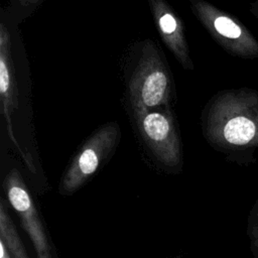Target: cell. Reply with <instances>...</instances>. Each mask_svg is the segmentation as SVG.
Returning a JSON list of instances; mask_svg holds the SVG:
<instances>
[{
  "instance_id": "11",
  "label": "cell",
  "mask_w": 258,
  "mask_h": 258,
  "mask_svg": "<svg viewBox=\"0 0 258 258\" xmlns=\"http://www.w3.org/2000/svg\"><path fill=\"white\" fill-rule=\"evenodd\" d=\"M42 0H16V3L26 10H30L35 8L39 3H41Z\"/></svg>"
},
{
  "instance_id": "2",
  "label": "cell",
  "mask_w": 258,
  "mask_h": 258,
  "mask_svg": "<svg viewBox=\"0 0 258 258\" xmlns=\"http://www.w3.org/2000/svg\"><path fill=\"white\" fill-rule=\"evenodd\" d=\"M129 100L134 118L167 105L171 80L164 59L154 43L145 41L128 83Z\"/></svg>"
},
{
  "instance_id": "10",
  "label": "cell",
  "mask_w": 258,
  "mask_h": 258,
  "mask_svg": "<svg viewBox=\"0 0 258 258\" xmlns=\"http://www.w3.org/2000/svg\"><path fill=\"white\" fill-rule=\"evenodd\" d=\"M248 234L251 241V249L255 257L258 258V198L249 215Z\"/></svg>"
},
{
  "instance_id": "4",
  "label": "cell",
  "mask_w": 258,
  "mask_h": 258,
  "mask_svg": "<svg viewBox=\"0 0 258 258\" xmlns=\"http://www.w3.org/2000/svg\"><path fill=\"white\" fill-rule=\"evenodd\" d=\"M119 127L109 123L99 128L81 147L59 182V194L70 196L79 190L107 160L119 140Z\"/></svg>"
},
{
  "instance_id": "3",
  "label": "cell",
  "mask_w": 258,
  "mask_h": 258,
  "mask_svg": "<svg viewBox=\"0 0 258 258\" xmlns=\"http://www.w3.org/2000/svg\"><path fill=\"white\" fill-rule=\"evenodd\" d=\"M192 13L212 37L230 54L258 57V41L236 18L205 0H189Z\"/></svg>"
},
{
  "instance_id": "9",
  "label": "cell",
  "mask_w": 258,
  "mask_h": 258,
  "mask_svg": "<svg viewBox=\"0 0 258 258\" xmlns=\"http://www.w3.org/2000/svg\"><path fill=\"white\" fill-rule=\"evenodd\" d=\"M0 240L6 245L12 258H30L15 229L3 199L0 202Z\"/></svg>"
},
{
  "instance_id": "1",
  "label": "cell",
  "mask_w": 258,
  "mask_h": 258,
  "mask_svg": "<svg viewBox=\"0 0 258 258\" xmlns=\"http://www.w3.org/2000/svg\"><path fill=\"white\" fill-rule=\"evenodd\" d=\"M204 132L219 149L258 147V92L244 88L216 95L205 110Z\"/></svg>"
},
{
  "instance_id": "5",
  "label": "cell",
  "mask_w": 258,
  "mask_h": 258,
  "mask_svg": "<svg viewBox=\"0 0 258 258\" xmlns=\"http://www.w3.org/2000/svg\"><path fill=\"white\" fill-rule=\"evenodd\" d=\"M3 188L9 204L19 217L22 228L33 244L37 258H54L44 225L17 168H12L6 174Z\"/></svg>"
},
{
  "instance_id": "8",
  "label": "cell",
  "mask_w": 258,
  "mask_h": 258,
  "mask_svg": "<svg viewBox=\"0 0 258 258\" xmlns=\"http://www.w3.org/2000/svg\"><path fill=\"white\" fill-rule=\"evenodd\" d=\"M147 1L163 42L184 70H192L194 63L189 57L187 41L180 18L165 0Z\"/></svg>"
},
{
  "instance_id": "7",
  "label": "cell",
  "mask_w": 258,
  "mask_h": 258,
  "mask_svg": "<svg viewBox=\"0 0 258 258\" xmlns=\"http://www.w3.org/2000/svg\"><path fill=\"white\" fill-rule=\"evenodd\" d=\"M0 99L2 106V115L6 123L9 138L15 145L23 160L25 161L27 167L31 171H34L31 157L19 145L12 128L13 113L18 107V93L16 78L13 71L11 36L8 27L4 22H1L0 24Z\"/></svg>"
},
{
  "instance_id": "13",
  "label": "cell",
  "mask_w": 258,
  "mask_h": 258,
  "mask_svg": "<svg viewBox=\"0 0 258 258\" xmlns=\"http://www.w3.org/2000/svg\"><path fill=\"white\" fill-rule=\"evenodd\" d=\"M176 258H180V257H176Z\"/></svg>"
},
{
  "instance_id": "6",
  "label": "cell",
  "mask_w": 258,
  "mask_h": 258,
  "mask_svg": "<svg viewBox=\"0 0 258 258\" xmlns=\"http://www.w3.org/2000/svg\"><path fill=\"white\" fill-rule=\"evenodd\" d=\"M136 120L140 135L156 160L168 168L181 164V147L172 118L167 111L152 110Z\"/></svg>"
},
{
  "instance_id": "12",
  "label": "cell",
  "mask_w": 258,
  "mask_h": 258,
  "mask_svg": "<svg viewBox=\"0 0 258 258\" xmlns=\"http://www.w3.org/2000/svg\"><path fill=\"white\" fill-rule=\"evenodd\" d=\"M0 258H12L6 245L0 240Z\"/></svg>"
}]
</instances>
